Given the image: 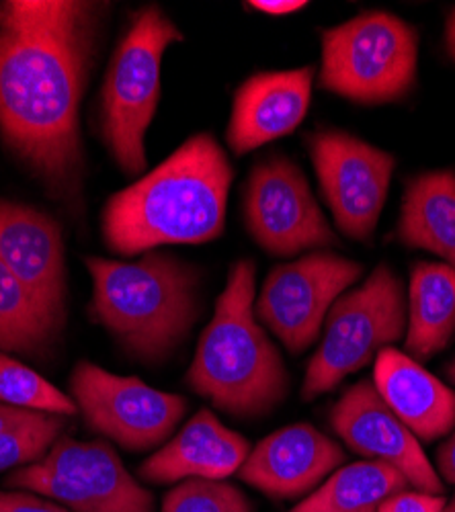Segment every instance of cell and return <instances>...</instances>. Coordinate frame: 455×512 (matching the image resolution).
<instances>
[{
	"label": "cell",
	"instance_id": "6da1fadb",
	"mask_svg": "<svg viewBox=\"0 0 455 512\" xmlns=\"http://www.w3.org/2000/svg\"><path fill=\"white\" fill-rule=\"evenodd\" d=\"M101 7L80 0L0 5V136L56 193L78 183V111Z\"/></svg>",
	"mask_w": 455,
	"mask_h": 512
},
{
	"label": "cell",
	"instance_id": "7a4b0ae2",
	"mask_svg": "<svg viewBox=\"0 0 455 512\" xmlns=\"http://www.w3.org/2000/svg\"><path fill=\"white\" fill-rule=\"evenodd\" d=\"M232 179V164L216 138L191 136L160 166L107 201V246L123 256H136L167 244L218 238Z\"/></svg>",
	"mask_w": 455,
	"mask_h": 512
},
{
	"label": "cell",
	"instance_id": "3957f363",
	"mask_svg": "<svg viewBox=\"0 0 455 512\" xmlns=\"http://www.w3.org/2000/svg\"><path fill=\"white\" fill-rule=\"evenodd\" d=\"M257 267L234 263L187 371L193 392L236 418H263L287 396L283 359L255 314Z\"/></svg>",
	"mask_w": 455,
	"mask_h": 512
},
{
	"label": "cell",
	"instance_id": "277c9868",
	"mask_svg": "<svg viewBox=\"0 0 455 512\" xmlns=\"http://www.w3.org/2000/svg\"><path fill=\"white\" fill-rule=\"evenodd\" d=\"M91 316L142 361L173 353L199 318L197 271L169 254L148 252L136 263L91 256Z\"/></svg>",
	"mask_w": 455,
	"mask_h": 512
},
{
	"label": "cell",
	"instance_id": "5b68a950",
	"mask_svg": "<svg viewBox=\"0 0 455 512\" xmlns=\"http://www.w3.org/2000/svg\"><path fill=\"white\" fill-rule=\"evenodd\" d=\"M417 60L415 27L367 11L322 33L320 87L361 105L394 103L415 87Z\"/></svg>",
	"mask_w": 455,
	"mask_h": 512
},
{
	"label": "cell",
	"instance_id": "8992f818",
	"mask_svg": "<svg viewBox=\"0 0 455 512\" xmlns=\"http://www.w3.org/2000/svg\"><path fill=\"white\" fill-rule=\"evenodd\" d=\"M183 33L158 7H146L132 19V27L109 64L103 84V138L126 175L146 168V132L160 99L162 56Z\"/></svg>",
	"mask_w": 455,
	"mask_h": 512
},
{
	"label": "cell",
	"instance_id": "52a82bcc",
	"mask_svg": "<svg viewBox=\"0 0 455 512\" xmlns=\"http://www.w3.org/2000/svg\"><path fill=\"white\" fill-rule=\"evenodd\" d=\"M404 330V285L388 265H380L330 308L320 347L304 375L302 398L310 402L333 392L349 375L400 340Z\"/></svg>",
	"mask_w": 455,
	"mask_h": 512
},
{
	"label": "cell",
	"instance_id": "ba28073f",
	"mask_svg": "<svg viewBox=\"0 0 455 512\" xmlns=\"http://www.w3.org/2000/svg\"><path fill=\"white\" fill-rule=\"evenodd\" d=\"M5 484L56 500L70 512H154L152 492L103 441L58 437L44 457L15 469Z\"/></svg>",
	"mask_w": 455,
	"mask_h": 512
},
{
	"label": "cell",
	"instance_id": "9c48e42d",
	"mask_svg": "<svg viewBox=\"0 0 455 512\" xmlns=\"http://www.w3.org/2000/svg\"><path fill=\"white\" fill-rule=\"evenodd\" d=\"M80 414L99 435L140 453L162 445L187 412V400L150 388L138 377H121L80 361L70 377Z\"/></svg>",
	"mask_w": 455,
	"mask_h": 512
},
{
	"label": "cell",
	"instance_id": "30bf717a",
	"mask_svg": "<svg viewBox=\"0 0 455 512\" xmlns=\"http://www.w3.org/2000/svg\"><path fill=\"white\" fill-rule=\"evenodd\" d=\"M361 273L363 267L345 256L310 252L269 273L255 314L289 353L302 355L322 334L330 308Z\"/></svg>",
	"mask_w": 455,
	"mask_h": 512
},
{
	"label": "cell",
	"instance_id": "8fae6325",
	"mask_svg": "<svg viewBox=\"0 0 455 512\" xmlns=\"http://www.w3.org/2000/svg\"><path fill=\"white\" fill-rule=\"evenodd\" d=\"M242 213L248 234L281 259L337 244L302 168L285 156L267 158L253 168L242 195Z\"/></svg>",
	"mask_w": 455,
	"mask_h": 512
},
{
	"label": "cell",
	"instance_id": "7c38bea8",
	"mask_svg": "<svg viewBox=\"0 0 455 512\" xmlns=\"http://www.w3.org/2000/svg\"><path fill=\"white\" fill-rule=\"evenodd\" d=\"M308 150L337 228L351 240L367 242L380 222L396 158L335 130L312 134Z\"/></svg>",
	"mask_w": 455,
	"mask_h": 512
},
{
	"label": "cell",
	"instance_id": "4fadbf2b",
	"mask_svg": "<svg viewBox=\"0 0 455 512\" xmlns=\"http://www.w3.org/2000/svg\"><path fill=\"white\" fill-rule=\"evenodd\" d=\"M330 426L359 457L396 467L410 488L429 494L445 492L421 441L382 400L374 381L355 383L337 400L330 410Z\"/></svg>",
	"mask_w": 455,
	"mask_h": 512
},
{
	"label": "cell",
	"instance_id": "5bb4252c",
	"mask_svg": "<svg viewBox=\"0 0 455 512\" xmlns=\"http://www.w3.org/2000/svg\"><path fill=\"white\" fill-rule=\"evenodd\" d=\"M339 443L308 422L283 426L265 437L238 469V478L273 500H298L314 492L345 463Z\"/></svg>",
	"mask_w": 455,
	"mask_h": 512
},
{
	"label": "cell",
	"instance_id": "9a60e30c",
	"mask_svg": "<svg viewBox=\"0 0 455 512\" xmlns=\"http://www.w3.org/2000/svg\"><path fill=\"white\" fill-rule=\"evenodd\" d=\"M0 261L60 330L66 318V261L60 226L33 207L0 199Z\"/></svg>",
	"mask_w": 455,
	"mask_h": 512
},
{
	"label": "cell",
	"instance_id": "2e32d148",
	"mask_svg": "<svg viewBox=\"0 0 455 512\" xmlns=\"http://www.w3.org/2000/svg\"><path fill=\"white\" fill-rule=\"evenodd\" d=\"M314 68L261 72L240 84L226 130L234 154L253 152L292 134L304 121L312 99Z\"/></svg>",
	"mask_w": 455,
	"mask_h": 512
},
{
	"label": "cell",
	"instance_id": "e0dca14e",
	"mask_svg": "<svg viewBox=\"0 0 455 512\" xmlns=\"http://www.w3.org/2000/svg\"><path fill=\"white\" fill-rule=\"evenodd\" d=\"M251 453L248 441L230 431L210 410H199L183 429L140 465L150 484L226 480Z\"/></svg>",
	"mask_w": 455,
	"mask_h": 512
},
{
	"label": "cell",
	"instance_id": "ac0fdd59",
	"mask_svg": "<svg viewBox=\"0 0 455 512\" xmlns=\"http://www.w3.org/2000/svg\"><path fill=\"white\" fill-rule=\"evenodd\" d=\"M374 386L419 441L433 443L455 429V390L406 353L380 351Z\"/></svg>",
	"mask_w": 455,
	"mask_h": 512
},
{
	"label": "cell",
	"instance_id": "d6986e66",
	"mask_svg": "<svg viewBox=\"0 0 455 512\" xmlns=\"http://www.w3.org/2000/svg\"><path fill=\"white\" fill-rule=\"evenodd\" d=\"M404 246L433 252L455 269V173L433 170L406 185L398 222Z\"/></svg>",
	"mask_w": 455,
	"mask_h": 512
},
{
	"label": "cell",
	"instance_id": "ffe728a7",
	"mask_svg": "<svg viewBox=\"0 0 455 512\" xmlns=\"http://www.w3.org/2000/svg\"><path fill=\"white\" fill-rule=\"evenodd\" d=\"M455 334V269L445 263H417L410 273L404 351L429 361L445 351Z\"/></svg>",
	"mask_w": 455,
	"mask_h": 512
},
{
	"label": "cell",
	"instance_id": "44dd1931",
	"mask_svg": "<svg viewBox=\"0 0 455 512\" xmlns=\"http://www.w3.org/2000/svg\"><path fill=\"white\" fill-rule=\"evenodd\" d=\"M406 488L410 484L396 467L363 459L341 465L287 512H378L390 496Z\"/></svg>",
	"mask_w": 455,
	"mask_h": 512
},
{
	"label": "cell",
	"instance_id": "7402d4cb",
	"mask_svg": "<svg viewBox=\"0 0 455 512\" xmlns=\"http://www.w3.org/2000/svg\"><path fill=\"white\" fill-rule=\"evenodd\" d=\"M58 332L27 287L0 261V351L39 357Z\"/></svg>",
	"mask_w": 455,
	"mask_h": 512
},
{
	"label": "cell",
	"instance_id": "603a6c76",
	"mask_svg": "<svg viewBox=\"0 0 455 512\" xmlns=\"http://www.w3.org/2000/svg\"><path fill=\"white\" fill-rule=\"evenodd\" d=\"M0 404L56 416H72L78 406L31 367L0 353Z\"/></svg>",
	"mask_w": 455,
	"mask_h": 512
},
{
	"label": "cell",
	"instance_id": "cb8c5ba5",
	"mask_svg": "<svg viewBox=\"0 0 455 512\" xmlns=\"http://www.w3.org/2000/svg\"><path fill=\"white\" fill-rule=\"evenodd\" d=\"M62 429V416L44 412H29L23 420L7 426L0 431V472L44 457Z\"/></svg>",
	"mask_w": 455,
	"mask_h": 512
},
{
	"label": "cell",
	"instance_id": "d4e9b609",
	"mask_svg": "<svg viewBox=\"0 0 455 512\" xmlns=\"http://www.w3.org/2000/svg\"><path fill=\"white\" fill-rule=\"evenodd\" d=\"M162 512H255V508L230 482L185 480L164 496Z\"/></svg>",
	"mask_w": 455,
	"mask_h": 512
},
{
	"label": "cell",
	"instance_id": "484cf974",
	"mask_svg": "<svg viewBox=\"0 0 455 512\" xmlns=\"http://www.w3.org/2000/svg\"><path fill=\"white\" fill-rule=\"evenodd\" d=\"M447 498L443 494H429L415 488H406L390 496L378 512H443Z\"/></svg>",
	"mask_w": 455,
	"mask_h": 512
},
{
	"label": "cell",
	"instance_id": "4316f807",
	"mask_svg": "<svg viewBox=\"0 0 455 512\" xmlns=\"http://www.w3.org/2000/svg\"><path fill=\"white\" fill-rule=\"evenodd\" d=\"M0 512H70L46 498L31 492H3L0 490Z\"/></svg>",
	"mask_w": 455,
	"mask_h": 512
},
{
	"label": "cell",
	"instance_id": "83f0119b",
	"mask_svg": "<svg viewBox=\"0 0 455 512\" xmlns=\"http://www.w3.org/2000/svg\"><path fill=\"white\" fill-rule=\"evenodd\" d=\"M435 467L439 478L455 486V429L451 431L449 439L435 451Z\"/></svg>",
	"mask_w": 455,
	"mask_h": 512
},
{
	"label": "cell",
	"instance_id": "f1b7e54d",
	"mask_svg": "<svg viewBox=\"0 0 455 512\" xmlns=\"http://www.w3.org/2000/svg\"><path fill=\"white\" fill-rule=\"evenodd\" d=\"M248 5L269 15H287L304 9L308 3H304V0H255V3Z\"/></svg>",
	"mask_w": 455,
	"mask_h": 512
},
{
	"label": "cell",
	"instance_id": "f546056e",
	"mask_svg": "<svg viewBox=\"0 0 455 512\" xmlns=\"http://www.w3.org/2000/svg\"><path fill=\"white\" fill-rule=\"evenodd\" d=\"M29 412L33 410H21V408H13V406H7V404H0V431L7 429V426L23 420Z\"/></svg>",
	"mask_w": 455,
	"mask_h": 512
},
{
	"label": "cell",
	"instance_id": "4dcf8cb0",
	"mask_svg": "<svg viewBox=\"0 0 455 512\" xmlns=\"http://www.w3.org/2000/svg\"><path fill=\"white\" fill-rule=\"evenodd\" d=\"M445 46H447L449 56L455 62V9L449 13L447 23H445Z\"/></svg>",
	"mask_w": 455,
	"mask_h": 512
},
{
	"label": "cell",
	"instance_id": "1f68e13d",
	"mask_svg": "<svg viewBox=\"0 0 455 512\" xmlns=\"http://www.w3.org/2000/svg\"><path fill=\"white\" fill-rule=\"evenodd\" d=\"M443 512H455V494H453V496L447 500V504H445Z\"/></svg>",
	"mask_w": 455,
	"mask_h": 512
},
{
	"label": "cell",
	"instance_id": "d6a6232c",
	"mask_svg": "<svg viewBox=\"0 0 455 512\" xmlns=\"http://www.w3.org/2000/svg\"><path fill=\"white\" fill-rule=\"evenodd\" d=\"M447 377L455 383V359L449 363V367H447Z\"/></svg>",
	"mask_w": 455,
	"mask_h": 512
}]
</instances>
